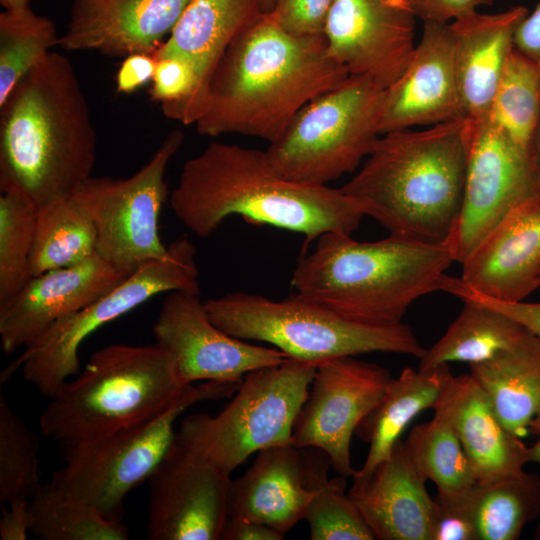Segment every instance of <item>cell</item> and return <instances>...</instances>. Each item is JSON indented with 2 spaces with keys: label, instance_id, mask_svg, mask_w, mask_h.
Here are the masks:
<instances>
[{
  "label": "cell",
  "instance_id": "obj_49",
  "mask_svg": "<svg viewBox=\"0 0 540 540\" xmlns=\"http://www.w3.org/2000/svg\"><path fill=\"white\" fill-rule=\"evenodd\" d=\"M534 434L537 436V440L531 447H528V458L529 462L540 464V431Z\"/></svg>",
  "mask_w": 540,
  "mask_h": 540
},
{
  "label": "cell",
  "instance_id": "obj_4",
  "mask_svg": "<svg viewBox=\"0 0 540 540\" xmlns=\"http://www.w3.org/2000/svg\"><path fill=\"white\" fill-rule=\"evenodd\" d=\"M467 163L463 117L381 134L342 187L390 235L445 243L458 218Z\"/></svg>",
  "mask_w": 540,
  "mask_h": 540
},
{
  "label": "cell",
  "instance_id": "obj_53",
  "mask_svg": "<svg viewBox=\"0 0 540 540\" xmlns=\"http://www.w3.org/2000/svg\"><path fill=\"white\" fill-rule=\"evenodd\" d=\"M395 1L398 2V3H400V4H402V5H404V3H403L404 0H395ZM404 6H405V5H404ZM405 7H406V6H405Z\"/></svg>",
  "mask_w": 540,
  "mask_h": 540
},
{
  "label": "cell",
  "instance_id": "obj_51",
  "mask_svg": "<svg viewBox=\"0 0 540 540\" xmlns=\"http://www.w3.org/2000/svg\"><path fill=\"white\" fill-rule=\"evenodd\" d=\"M528 430L532 432L533 434L537 431H540V406L532 419V421L529 424Z\"/></svg>",
  "mask_w": 540,
  "mask_h": 540
},
{
  "label": "cell",
  "instance_id": "obj_26",
  "mask_svg": "<svg viewBox=\"0 0 540 540\" xmlns=\"http://www.w3.org/2000/svg\"><path fill=\"white\" fill-rule=\"evenodd\" d=\"M528 12L524 6L494 14L477 11L449 23L465 119L487 117L516 29Z\"/></svg>",
  "mask_w": 540,
  "mask_h": 540
},
{
  "label": "cell",
  "instance_id": "obj_25",
  "mask_svg": "<svg viewBox=\"0 0 540 540\" xmlns=\"http://www.w3.org/2000/svg\"><path fill=\"white\" fill-rule=\"evenodd\" d=\"M314 490L299 447L292 443L260 450L228 490V516L251 520L285 535L305 519Z\"/></svg>",
  "mask_w": 540,
  "mask_h": 540
},
{
  "label": "cell",
  "instance_id": "obj_7",
  "mask_svg": "<svg viewBox=\"0 0 540 540\" xmlns=\"http://www.w3.org/2000/svg\"><path fill=\"white\" fill-rule=\"evenodd\" d=\"M205 306L212 322L227 334L269 343L290 358L317 364L372 352L420 359L426 350L403 322L377 326L351 321L294 293L272 300L237 291L209 299Z\"/></svg>",
  "mask_w": 540,
  "mask_h": 540
},
{
  "label": "cell",
  "instance_id": "obj_33",
  "mask_svg": "<svg viewBox=\"0 0 540 540\" xmlns=\"http://www.w3.org/2000/svg\"><path fill=\"white\" fill-rule=\"evenodd\" d=\"M31 533L42 540H126L128 527L65 493L51 480L29 500Z\"/></svg>",
  "mask_w": 540,
  "mask_h": 540
},
{
  "label": "cell",
  "instance_id": "obj_46",
  "mask_svg": "<svg viewBox=\"0 0 540 540\" xmlns=\"http://www.w3.org/2000/svg\"><path fill=\"white\" fill-rule=\"evenodd\" d=\"M284 538L285 535L267 525L228 516L219 540H282Z\"/></svg>",
  "mask_w": 540,
  "mask_h": 540
},
{
  "label": "cell",
  "instance_id": "obj_42",
  "mask_svg": "<svg viewBox=\"0 0 540 540\" xmlns=\"http://www.w3.org/2000/svg\"><path fill=\"white\" fill-rule=\"evenodd\" d=\"M440 291L447 292L462 300H472L496 309L516 320L528 331L540 338V301L506 302L484 296L467 285L459 277L445 274L440 283Z\"/></svg>",
  "mask_w": 540,
  "mask_h": 540
},
{
  "label": "cell",
  "instance_id": "obj_1",
  "mask_svg": "<svg viewBox=\"0 0 540 540\" xmlns=\"http://www.w3.org/2000/svg\"><path fill=\"white\" fill-rule=\"evenodd\" d=\"M170 208L194 235L206 238L229 216L303 234H352L365 215L341 188L284 176L266 150L210 143L183 166Z\"/></svg>",
  "mask_w": 540,
  "mask_h": 540
},
{
  "label": "cell",
  "instance_id": "obj_45",
  "mask_svg": "<svg viewBox=\"0 0 540 540\" xmlns=\"http://www.w3.org/2000/svg\"><path fill=\"white\" fill-rule=\"evenodd\" d=\"M0 537L2 540H26L32 528L29 500H14L1 505Z\"/></svg>",
  "mask_w": 540,
  "mask_h": 540
},
{
  "label": "cell",
  "instance_id": "obj_24",
  "mask_svg": "<svg viewBox=\"0 0 540 540\" xmlns=\"http://www.w3.org/2000/svg\"><path fill=\"white\" fill-rule=\"evenodd\" d=\"M399 440L390 456L348 495L375 539L431 540L434 499Z\"/></svg>",
  "mask_w": 540,
  "mask_h": 540
},
{
  "label": "cell",
  "instance_id": "obj_29",
  "mask_svg": "<svg viewBox=\"0 0 540 540\" xmlns=\"http://www.w3.org/2000/svg\"><path fill=\"white\" fill-rule=\"evenodd\" d=\"M463 308L444 335L419 359L427 370L450 362L481 363L507 348L527 329L485 304L462 300Z\"/></svg>",
  "mask_w": 540,
  "mask_h": 540
},
{
  "label": "cell",
  "instance_id": "obj_27",
  "mask_svg": "<svg viewBox=\"0 0 540 540\" xmlns=\"http://www.w3.org/2000/svg\"><path fill=\"white\" fill-rule=\"evenodd\" d=\"M453 375L448 364L422 370L404 368L391 378L376 406L364 417L355 434L369 444L367 457L355 470L353 485L365 482L386 460L408 424L422 411L433 408Z\"/></svg>",
  "mask_w": 540,
  "mask_h": 540
},
{
  "label": "cell",
  "instance_id": "obj_50",
  "mask_svg": "<svg viewBox=\"0 0 540 540\" xmlns=\"http://www.w3.org/2000/svg\"><path fill=\"white\" fill-rule=\"evenodd\" d=\"M4 9H16L25 7L29 4V0H0Z\"/></svg>",
  "mask_w": 540,
  "mask_h": 540
},
{
  "label": "cell",
  "instance_id": "obj_18",
  "mask_svg": "<svg viewBox=\"0 0 540 540\" xmlns=\"http://www.w3.org/2000/svg\"><path fill=\"white\" fill-rule=\"evenodd\" d=\"M128 276L95 254L76 265L31 277L15 296L0 306L3 352L11 354L26 348L59 321L106 294Z\"/></svg>",
  "mask_w": 540,
  "mask_h": 540
},
{
  "label": "cell",
  "instance_id": "obj_20",
  "mask_svg": "<svg viewBox=\"0 0 540 540\" xmlns=\"http://www.w3.org/2000/svg\"><path fill=\"white\" fill-rule=\"evenodd\" d=\"M260 0H191L169 36L155 51L156 59L184 61L193 74V88L172 120L195 124L204 113L214 72L232 41L262 14Z\"/></svg>",
  "mask_w": 540,
  "mask_h": 540
},
{
  "label": "cell",
  "instance_id": "obj_23",
  "mask_svg": "<svg viewBox=\"0 0 540 540\" xmlns=\"http://www.w3.org/2000/svg\"><path fill=\"white\" fill-rule=\"evenodd\" d=\"M433 409L451 421L476 482L491 483L525 471L528 447L503 424L470 374L452 376Z\"/></svg>",
  "mask_w": 540,
  "mask_h": 540
},
{
  "label": "cell",
  "instance_id": "obj_37",
  "mask_svg": "<svg viewBox=\"0 0 540 540\" xmlns=\"http://www.w3.org/2000/svg\"><path fill=\"white\" fill-rule=\"evenodd\" d=\"M37 434L0 393V502L30 500L41 486Z\"/></svg>",
  "mask_w": 540,
  "mask_h": 540
},
{
  "label": "cell",
  "instance_id": "obj_19",
  "mask_svg": "<svg viewBox=\"0 0 540 540\" xmlns=\"http://www.w3.org/2000/svg\"><path fill=\"white\" fill-rule=\"evenodd\" d=\"M423 23L407 68L386 89L381 134L463 117L449 24Z\"/></svg>",
  "mask_w": 540,
  "mask_h": 540
},
{
  "label": "cell",
  "instance_id": "obj_30",
  "mask_svg": "<svg viewBox=\"0 0 540 540\" xmlns=\"http://www.w3.org/2000/svg\"><path fill=\"white\" fill-rule=\"evenodd\" d=\"M468 497L478 540H516L540 517V475L521 474L491 483H474Z\"/></svg>",
  "mask_w": 540,
  "mask_h": 540
},
{
  "label": "cell",
  "instance_id": "obj_36",
  "mask_svg": "<svg viewBox=\"0 0 540 540\" xmlns=\"http://www.w3.org/2000/svg\"><path fill=\"white\" fill-rule=\"evenodd\" d=\"M54 22L27 5L0 14V103L58 45Z\"/></svg>",
  "mask_w": 540,
  "mask_h": 540
},
{
  "label": "cell",
  "instance_id": "obj_40",
  "mask_svg": "<svg viewBox=\"0 0 540 540\" xmlns=\"http://www.w3.org/2000/svg\"><path fill=\"white\" fill-rule=\"evenodd\" d=\"M156 61L150 96L160 104L164 116L173 119L192 92L193 74L180 59L163 57Z\"/></svg>",
  "mask_w": 540,
  "mask_h": 540
},
{
  "label": "cell",
  "instance_id": "obj_15",
  "mask_svg": "<svg viewBox=\"0 0 540 540\" xmlns=\"http://www.w3.org/2000/svg\"><path fill=\"white\" fill-rule=\"evenodd\" d=\"M153 334L185 385L202 380L241 383L248 372L289 358L277 348L251 344L220 329L210 319L199 292H167Z\"/></svg>",
  "mask_w": 540,
  "mask_h": 540
},
{
  "label": "cell",
  "instance_id": "obj_47",
  "mask_svg": "<svg viewBox=\"0 0 540 540\" xmlns=\"http://www.w3.org/2000/svg\"><path fill=\"white\" fill-rule=\"evenodd\" d=\"M514 47L540 66V2L519 23Z\"/></svg>",
  "mask_w": 540,
  "mask_h": 540
},
{
  "label": "cell",
  "instance_id": "obj_44",
  "mask_svg": "<svg viewBox=\"0 0 540 540\" xmlns=\"http://www.w3.org/2000/svg\"><path fill=\"white\" fill-rule=\"evenodd\" d=\"M156 62L154 54L135 53L124 57L116 73V91L130 94L151 82Z\"/></svg>",
  "mask_w": 540,
  "mask_h": 540
},
{
  "label": "cell",
  "instance_id": "obj_34",
  "mask_svg": "<svg viewBox=\"0 0 540 540\" xmlns=\"http://www.w3.org/2000/svg\"><path fill=\"white\" fill-rule=\"evenodd\" d=\"M487 118L531 154L540 120V66L515 47L507 58Z\"/></svg>",
  "mask_w": 540,
  "mask_h": 540
},
{
  "label": "cell",
  "instance_id": "obj_5",
  "mask_svg": "<svg viewBox=\"0 0 540 540\" xmlns=\"http://www.w3.org/2000/svg\"><path fill=\"white\" fill-rule=\"evenodd\" d=\"M329 232L303 254L291 284L298 297L348 320L377 326L402 322L420 297L440 291L454 259L445 243L390 235L360 242Z\"/></svg>",
  "mask_w": 540,
  "mask_h": 540
},
{
  "label": "cell",
  "instance_id": "obj_12",
  "mask_svg": "<svg viewBox=\"0 0 540 540\" xmlns=\"http://www.w3.org/2000/svg\"><path fill=\"white\" fill-rule=\"evenodd\" d=\"M183 140L182 132L173 130L130 177L91 176L70 196L95 228L97 254L121 272L130 275L168 253L159 234V217L169 198L166 168Z\"/></svg>",
  "mask_w": 540,
  "mask_h": 540
},
{
  "label": "cell",
  "instance_id": "obj_2",
  "mask_svg": "<svg viewBox=\"0 0 540 540\" xmlns=\"http://www.w3.org/2000/svg\"><path fill=\"white\" fill-rule=\"evenodd\" d=\"M349 75L328 54L324 35L291 34L263 13L225 51L196 130L273 143L306 104Z\"/></svg>",
  "mask_w": 540,
  "mask_h": 540
},
{
  "label": "cell",
  "instance_id": "obj_21",
  "mask_svg": "<svg viewBox=\"0 0 540 540\" xmlns=\"http://www.w3.org/2000/svg\"><path fill=\"white\" fill-rule=\"evenodd\" d=\"M191 0H74L58 45L106 56L154 54Z\"/></svg>",
  "mask_w": 540,
  "mask_h": 540
},
{
  "label": "cell",
  "instance_id": "obj_38",
  "mask_svg": "<svg viewBox=\"0 0 540 540\" xmlns=\"http://www.w3.org/2000/svg\"><path fill=\"white\" fill-rule=\"evenodd\" d=\"M38 207L22 195L0 197V306L31 278L30 255Z\"/></svg>",
  "mask_w": 540,
  "mask_h": 540
},
{
  "label": "cell",
  "instance_id": "obj_8",
  "mask_svg": "<svg viewBox=\"0 0 540 540\" xmlns=\"http://www.w3.org/2000/svg\"><path fill=\"white\" fill-rule=\"evenodd\" d=\"M316 367L317 363L289 357L248 372L218 414L185 417L176 440L231 475L253 453L292 443L293 424Z\"/></svg>",
  "mask_w": 540,
  "mask_h": 540
},
{
  "label": "cell",
  "instance_id": "obj_22",
  "mask_svg": "<svg viewBox=\"0 0 540 540\" xmlns=\"http://www.w3.org/2000/svg\"><path fill=\"white\" fill-rule=\"evenodd\" d=\"M461 281L506 302L524 301L540 287V197L513 208L461 263Z\"/></svg>",
  "mask_w": 540,
  "mask_h": 540
},
{
  "label": "cell",
  "instance_id": "obj_9",
  "mask_svg": "<svg viewBox=\"0 0 540 540\" xmlns=\"http://www.w3.org/2000/svg\"><path fill=\"white\" fill-rule=\"evenodd\" d=\"M386 88L349 75L306 104L266 149L273 165L292 180L328 185L353 172L381 135Z\"/></svg>",
  "mask_w": 540,
  "mask_h": 540
},
{
  "label": "cell",
  "instance_id": "obj_6",
  "mask_svg": "<svg viewBox=\"0 0 540 540\" xmlns=\"http://www.w3.org/2000/svg\"><path fill=\"white\" fill-rule=\"evenodd\" d=\"M191 385L156 343L107 345L50 398L41 432L60 448L89 442L154 418Z\"/></svg>",
  "mask_w": 540,
  "mask_h": 540
},
{
  "label": "cell",
  "instance_id": "obj_3",
  "mask_svg": "<svg viewBox=\"0 0 540 540\" xmlns=\"http://www.w3.org/2000/svg\"><path fill=\"white\" fill-rule=\"evenodd\" d=\"M96 132L70 60L51 51L0 103V189L37 207L92 176Z\"/></svg>",
  "mask_w": 540,
  "mask_h": 540
},
{
  "label": "cell",
  "instance_id": "obj_39",
  "mask_svg": "<svg viewBox=\"0 0 540 540\" xmlns=\"http://www.w3.org/2000/svg\"><path fill=\"white\" fill-rule=\"evenodd\" d=\"M470 487V486H469ZM437 490L431 540H478L468 488Z\"/></svg>",
  "mask_w": 540,
  "mask_h": 540
},
{
  "label": "cell",
  "instance_id": "obj_16",
  "mask_svg": "<svg viewBox=\"0 0 540 540\" xmlns=\"http://www.w3.org/2000/svg\"><path fill=\"white\" fill-rule=\"evenodd\" d=\"M230 482V474L175 440L148 479V538L219 540Z\"/></svg>",
  "mask_w": 540,
  "mask_h": 540
},
{
  "label": "cell",
  "instance_id": "obj_48",
  "mask_svg": "<svg viewBox=\"0 0 540 540\" xmlns=\"http://www.w3.org/2000/svg\"><path fill=\"white\" fill-rule=\"evenodd\" d=\"M531 159L533 164L537 194L540 197V120L531 146Z\"/></svg>",
  "mask_w": 540,
  "mask_h": 540
},
{
  "label": "cell",
  "instance_id": "obj_17",
  "mask_svg": "<svg viewBox=\"0 0 540 540\" xmlns=\"http://www.w3.org/2000/svg\"><path fill=\"white\" fill-rule=\"evenodd\" d=\"M415 19L395 0H334L324 29L328 54L350 75L368 76L387 89L414 53Z\"/></svg>",
  "mask_w": 540,
  "mask_h": 540
},
{
  "label": "cell",
  "instance_id": "obj_13",
  "mask_svg": "<svg viewBox=\"0 0 540 540\" xmlns=\"http://www.w3.org/2000/svg\"><path fill=\"white\" fill-rule=\"evenodd\" d=\"M466 120L467 163L458 218L445 244L462 263L517 205L538 196L531 154L489 119Z\"/></svg>",
  "mask_w": 540,
  "mask_h": 540
},
{
  "label": "cell",
  "instance_id": "obj_10",
  "mask_svg": "<svg viewBox=\"0 0 540 540\" xmlns=\"http://www.w3.org/2000/svg\"><path fill=\"white\" fill-rule=\"evenodd\" d=\"M240 384H192L176 402L150 420L61 448L65 464L53 473L51 481L104 517L121 520L129 492L148 481L174 444L179 416L196 403L232 397Z\"/></svg>",
  "mask_w": 540,
  "mask_h": 540
},
{
  "label": "cell",
  "instance_id": "obj_43",
  "mask_svg": "<svg viewBox=\"0 0 540 540\" xmlns=\"http://www.w3.org/2000/svg\"><path fill=\"white\" fill-rule=\"evenodd\" d=\"M404 5L423 22L449 24L477 12L493 0H404Z\"/></svg>",
  "mask_w": 540,
  "mask_h": 540
},
{
  "label": "cell",
  "instance_id": "obj_31",
  "mask_svg": "<svg viewBox=\"0 0 540 540\" xmlns=\"http://www.w3.org/2000/svg\"><path fill=\"white\" fill-rule=\"evenodd\" d=\"M97 254L95 228L70 197L38 207L30 255V276L81 263Z\"/></svg>",
  "mask_w": 540,
  "mask_h": 540
},
{
  "label": "cell",
  "instance_id": "obj_35",
  "mask_svg": "<svg viewBox=\"0 0 540 540\" xmlns=\"http://www.w3.org/2000/svg\"><path fill=\"white\" fill-rule=\"evenodd\" d=\"M420 476L437 490L465 489L476 479L459 437L449 418L439 410L434 417L415 425L404 442Z\"/></svg>",
  "mask_w": 540,
  "mask_h": 540
},
{
  "label": "cell",
  "instance_id": "obj_32",
  "mask_svg": "<svg viewBox=\"0 0 540 540\" xmlns=\"http://www.w3.org/2000/svg\"><path fill=\"white\" fill-rule=\"evenodd\" d=\"M301 453L309 486L314 496L305 519L311 540H373L374 535L360 511L346 493L344 476L328 479L331 461L315 447H302Z\"/></svg>",
  "mask_w": 540,
  "mask_h": 540
},
{
  "label": "cell",
  "instance_id": "obj_41",
  "mask_svg": "<svg viewBox=\"0 0 540 540\" xmlns=\"http://www.w3.org/2000/svg\"><path fill=\"white\" fill-rule=\"evenodd\" d=\"M334 0H276L268 13L284 30L297 36L324 35Z\"/></svg>",
  "mask_w": 540,
  "mask_h": 540
},
{
  "label": "cell",
  "instance_id": "obj_52",
  "mask_svg": "<svg viewBox=\"0 0 540 540\" xmlns=\"http://www.w3.org/2000/svg\"><path fill=\"white\" fill-rule=\"evenodd\" d=\"M275 1L276 0H260L263 12L269 13L273 9Z\"/></svg>",
  "mask_w": 540,
  "mask_h": 540
},
{
  "label": "cell",
  "instance_id": "obj_28",
  "mask_svg": "<svg viewBox=\"0 0 540 540\" xmlns=\"http://www.w3.org/2000/svg\"><path fill=\"white\" fill-rule=\"evenodd\" d=\"M503 424L522 436L540 406V338L526 331L490 359L470 365Z\"/></svg>",
  "mask_w": 540,
  "mask_h": 540
},
{
  "label": "cell",
  "instance_id": "obj_14",
  "mask_svg": "<svg viewBox=\"0 0 540 540\" xmlns=\"http://www.w3.org/2000/svg\"><path fill=\"white\" fill-rule=\"evenodd\" d=\"M391 378L386 368L355 356L318 363L293 424L292 444L323 450L336 473L352 477V436Z\"/></svg>",
  "mask_w": 540,
  "mask_h": 540
},
{
  "label": "cell",
  "instance_id": "obj_11",
  "mask_svg": "<svg viewBox=\"0 0 540 540\" xmlns=\"http://www.w3.org/2000/svg\"><path fill=\"white\" fill-rule=\"evenodd\" d=\"M193 243L181 236L168 253L139 266L118 286L62 319L23 349L1 373V383L21 370L23 378L52 398L80 371L79 350L86 338L158 294L174 290L200 293Z\"/></svg>",
  "mask_w": 540,
  "mask_h": 540
}]
</instances>
